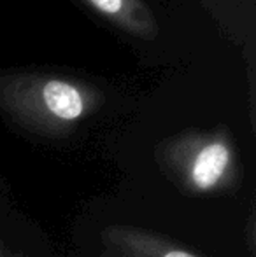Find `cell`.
Returning <instances> with one entry per match:
<instances>
[{"label": "cell", "mask_w": 256, "mask_h": 257, "mask_svg": "<svg viewBox=\"0 0 256 257\" xmlns=\"http://www.w3.org/2000/svg\"><path fill=\"white\" fill-rule=\"evenodd\" d=\"M156 161L186 196H212L233 191L240 166L226 133H183L160 146Z\"/></svg>", "instance_id": "obj_1"}, {"label": "cell", "mask_w": 256, "mask_h": 257, "mask_svg": "<svg viewBox=\"0 0 256 257\" xmlns=\"http://www.w3.org/2000/svg\"><path fill=\"white\" fill-rule=\"evenodd\" d=\"M97 100L88 89L62 79L25 84L0 95V103L20 124L42 135L68 132L95 108Z\"/></svg>", "instance_id": "obj_2"}, {"label": "cell", "mask_w": 256, "mask_h": 257, "mask_svg": "<svg viewBox=\"0 0 256 257\" xmlns=\"http://www.w3.org/2000/svg\"><path fill=\"white\" fill-rule=\"evenodd\" d=\"M102 243L116 257H200L161 234L120 224L102 231Z\"/></svg>", "instance_id": "obj_3"}, {"label": "cell", "mask_w": 256, "mask_h": 257, "mask_svg": "<svg viewBox=\"0 0 256 257\" xmlns=\"http://www.w3.org/2000/svg\"><path fill=\"white\" fill-rule=\"evenodd\" d=\"M90 6L116 25L135 35L149 37L154 34V20L140 0H86Z\"/></svg>", "instance_id": "obj_4"}, {"label": "cell", "mask_w": 256, "mask_h": 257, "mask_svg": "<svg viewBox=\"0 0 256 257\" xmlns=\"http://www.w3.org/2000/svg\"><path fill=\"white\" fill-rule=\"evenodd\" d=\"M0 257H16V255H14L13 252H11L9 248H7L2 241H0Z\"/></svg>", "instance_id": "obj_5"}, {"label": "cell", "mask_w": 256, "mask_h": 257, "mask_svg": "<svg viewBox=\"0 0 256 257\" xmlns=\"http://www.w3.org/2000/svg\"><path fill=\"white\" fill-rule=\"evenodd\" d=\"M102 257H116V255H113V254H109V252H106V254H104Z\"/></svg>", "instance_id": "obj_6"}]
</instances>
